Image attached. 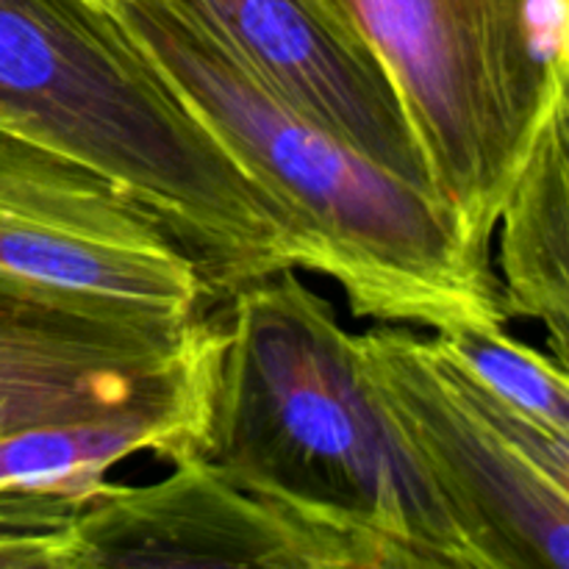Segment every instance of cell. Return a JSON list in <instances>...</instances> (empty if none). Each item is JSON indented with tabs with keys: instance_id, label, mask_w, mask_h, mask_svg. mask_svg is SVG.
Here are the masks:
<instances>
[{
	"instance_id": "cell-1",
	"label": "cell",
	"mask_w": 569,
	"mask_h": 569,
	"mask_svg": "<svg viewBox=\"0 0 569 569\" xmlns=\"http://www.w3.org/2000/svg\"><path fill=\"white\" fill-rule=\"evenodd\" d=\"M200 461L367 567L476 569L442 492L383 409L359 337L283 270L226 300Z\"/></svg>"
},
{
	"instance_id": "cell-7",
	"label": "cell",
	"mask_w": 569,
	"mask_h": 569,
	"mask_svg": "<svg viewBox=\"0 0 569 569\" xmlns=\"http://www.w3.org/2000/svg\"><path fill=\"white\" fill-rule=\"evenodd\" d=\"M48 567H367L345 539L244 492L209 461L150 487L100 481L48 539Z\"/></svg>"
},
{
	"instance_id": "cell-11",
	"label": "cell",
	"mask_w": 569,
	"mask_h": 569,
	"mask_svg": "<svg viewBox=\"0 0 569 569\" xmlns=\"http://www.w3.org/2000/svg\"><path fill=\"white\" fill-rule=\"evenodd\" d=\"M433 342L472 381L545 426L569 433V381L556 359L509 337L503 322H453Z\"/></svg>"
},
{
	"instance_id": "cell-3",
	"label": "cell",
	"mask_w": 569,
	"mask_h": 569,
	"mask_svg": "<svg viewBox=\"0 0 569 569\" xmlns=\"http://www.w3.org/2000/svg\"><path fill=\"white\" fill-rule=\"evenodd\" d=\"M392 81L433 192L489 261L500 209L569 94V0H306Z\"/></svg>"
},
{
	"instance_id": "cell-9",
	"label": "cell",
	"mask_w": 569,
	"mask_h": 569,
	"mask_svg": "<svg viewBox=\"0 0 569 569\" xmlns=\"http://www.w3.org/2000/svg\"><path fill=\"white\" fill-rule=\"evenodd\" d=\"M567 109L550 117L500 209V303L506 320L526 317L542 322L553 359L565 370L569 367Z\"/></svg>"
},
{
	"instance_id": "cell-2",
	"label": "cell",
	"mask_w": 569,
	"mask_h": 569,
	"mask_svg": "<svg viewBox=\"0 0 569 569\" xmlns=\"http://www.w3.org/2000/svg\"><path fill=\"white\" fill-rule=\"evenodd\" d=\"M183 103L315 242L320 276L381 326L509 322L487 259L437 194L400 181L278 98L172 0H106Z\"/></svg>"
},
{
	"instance_id": "cell-8",
	"label": "cell",
	"mask_w": 569,
	"mask_h": 569,
	"mask_svg": "<svg viewBox=\"0 0 569 569\" xmlns=\"http://www.w3.org/2000/svg\"><path fill=\"white\" fill-rule=\"evenodd\" d=\"M278 98L400 181L433 192L403 103L376 56L306 0H172Z\"/></svg>"
},
{
	"instance_id": "cell-12",
	"label": "cell",
	"mask_w": 569,
	"mask_h": 569,
	"mask_svg": "<svg viewBox=\"0 0 569 569\" xmlns=\"http://www.w3.org/2000/svg\"><path fill=\"white\" fill-rule=\"evenodd\" d=\"M98 3H106V0H98Z\"/></svg>"
},
{
	"instance_id": "cell-4",
	"label": "cell",
	"mask_w": 569,
	"mask_h": 569,
	"mask_svg": "<svg viewBox=\"0 0 569 569\" xmlns=\"http://www.w3.org/2000/svg\"><path fill=\"white\" fill-rule=\"evenodd\" d=\"M359 345L476 569H569V433L483 389L411 328L378 326Z\"/></svg>"
},
{
	"instance_id": "cell-10",
	"label": "cell",
	"mask_w": 569,
	"mask_h": 569,
	"mask_svg": "<svg viewBox=\"0 0 569 569\" xmlns=\"http://www.w3.org/2000/svg\"><path fill=\"white\" fill-rule=\"evenodd\" d=\"M153 453L181 465L198 459L200 439L181 422L148 415L48 422L0 437V492L83 498L122 459Z\"/></svg>"
},
{
	"instance_id": "cell-5",
	"label": "cell",
	"mask_w": 569,
	"mask_h": 569,
	"mask_svg": "<svg viewBox=\"0 0 569 569\" xmlns=\"http://www.w3.org/2000/svg\"><path fill=\"white\" fill-rule=\"evenodd\" d=\"M220 331V315L181 320L0 272V437L148 415L203 448Z\"/></svg>"
},
{
	"instance_id": "cell-6",
	"label": "cell",
	"mask_w": 569,
	"mask_h": 569,
	"mask_svg": "<svg viewBox=\"0 0 569 569\" xmlns=\"http://www.w3.org/2000/svg\"><path fill=\"white\" fill-rule=\"evenodd\" d=\"M0 272L181 320L214 303L159 217L92 167L3 126Z\"/></svg>"
}]
</instances>
